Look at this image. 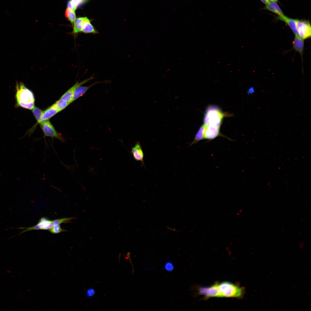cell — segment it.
<instances>
[{
    "label": "cell",
    "mask_w": 311,
    "mask_h": 311,
    "mask_svg": "<svg viewBox=\"0 0 311 311\" xmlns=\"http://www.w3.org/2000/svg\"><path fill=\"white\" fill-rule=\"evenodd\" d=\"M40 124L45 136L56 138L62 142L64 141L63 138L57 132L48 120Z\"/></svg>",
    "instance_id": "5"
},
{
    "label": "cell",
    "mask_w": 311,
    "mask_h": 311,
    "mask_svg": "<svg viewBox=\"0 0 311 311\" xmlns=\"http://www.w3.org/2000/svg\"><path fill=\"white\" fill-rule=\"evenodd\" d=\"M104 82V81H97L87 86H80L77 87L75 90L73 97L72 102L84 95L90 88L94 85L100 83Z\"/></svg>",
    "instance_id": "10"
},
{
    "label": "cell",
    "mask_w": 311,
    "mask_h": 311,
    "mask_svg": "<svg viewBox=\"0 0 311 311\" xmlns=\"http://www.w3.org/2000/svg\"><path fill=\"white\" fill-rule=\"evenodd\" d=\"M164 268L166 271L168 272H171L174 269V265L172 262L168 261L165 263Z\"/></svg>",
    "instance_id": "25"
},
{
    "label": "cell",
    "mask_w": 311,
    "mask_h": 311,
    "mask_svg": "<svg viewBox=\"0 0 311 311\" xmlns=\"http://www.w3.org/2000/svg\"><path fill=\"white\" fill-rule=\"evenodd\" d=\"M16 108L32 110L35 107V99L32 92L22 82H17L15 95Z\"/></svg>",
    "instance_id": "1"
},
{
    "label": "cell",
    "mask_w": 311,
    "mask_h": 311,
    "mask_svg": "<svg viewBox=\"0 0 311 311\" xmlns=\"http://www.w3.org/2000/svg\"><path fill=\"white\" fill-rule=\"evenodd\" d=\"M89 0H69L67 3V8L75 11L77 8L87 2Z\"/></svg>",
    "instance_id": "18"
},
{
    "label": "cell",
    "mask_w": 311,
    "mask_h": 311,
    "mask_svg": "<svg viewBox=\"0 0 311 311\" xmlns=\"http://www.w3.org/2000/svg\"><path fill=\"white\" fill-rule=\"evenodd\" d=\"M81 32L86 34H93L98 33L97 31L91 24L90 20L87 17H86L84 22Z\"/></svg>",
    "instance_id": "13"
},
{
    "label": "cell",
    "mask_w": 311,
    "mask_h": 311,
    "mask_svg": "<svg viewBox=\"0 0 311 311\" xmlns=\"http://www.w3.org/2000/svg\"><path fill=\"white\" fill-rule=\"evenodd\" d=\"M198 294L203 295L208 298L210 297H221L218 288V283H216L209 287H201L197 288Z\"/></svg>",
    "instance_id": "6"
},
{
    "label": "cell",
    "mask_w": 311,
    "mask_h": 311,
    "mask_svg": "<svg viewBox=\"0 0 311 311\" xmlns=\"http://www.w3.org/2000/svg\"><path fill=\"white\" fill-rule=\"evenodd\" d=\"M263 3L266 5L267 4L270 2L269 0H260Z\"/></svg>",
    "instance_id": "28"
},
{
    "label": "cell",
    "mask_w": 311,
    "mask_h": 311,
    "mask_svg": "<svg viewBox=\"0 0 311 311\" xmlns=\"http://www.w3.org/2000/svg\"><path fill=\"white\" fill-rule=\"evenodd\" d=\"M48 230L51 233L55 234L67 231L66 230L61 228L60 225H55Z\"/></svg>",
    "instance_id": "24"
},
{
    "label": "cell",
    "mask_w": 311,
    "mask_h": 311,
    "mask_svg": "<svg viewBox=\"0 0 311 311\" xmlns=\"http://www.w3.org/2000/svg\"><path fill=\"white\" fill-rule=\"evenodd\" d=\"M204 125H202L197 132L193 141L189 145V147H191L194 144H196L200 141L204 139Z\"/></svg>",
    "instance_id": "17"
},
{
    "label": "cell",
    "mask_w": 311,
    "mask_h": 311,
    "mask_svg": "<svg viewBox=\"0 0 311 311\" xmlns=\"http://www.w3.org/2000/svg\"><path fill=\"white\" fill-rule=\"evenodd\" d=\"M70 103L69 102L64 101L59 99L52 105L59 112L64 109Z\"/></svg>",
    "instance_id": "22"
},
{
    "label": "cell",
    "mask_w": 311,
    "mask_h": 311,
    "mask_svg": "<svg viewBox=\"0 0 311 311\" xmlns=\"http://www.w3.org/2000/svg\"><path fill=\"white\" fill-rule=\"evenodd\" d=\"M130 152L134 160L140 162L141 166H145L144 161V154L139 141H137L134 145L132 147Z\"/></svg>",
    "instance_id": "9"
},
{
    "label": "cell",
    "mask_w": 311,
    "mask_h": 311,
    "mask_svg": "<svg viewBox=\"0 0 311 311\" xmlns=\"http://www.w3.org/2000/svg\"><path fill=\"white\" fill-rule=\"evenodd\" d=\"M65 15L70 22L73 24L76 18V15L75 11L71 10L67 8L65 10Z\"/></svg>",
    "instance_id": "21"
},
{
    "label": "cell",
    "mask_w": 311,
    "mask_h": 311,
    "mask_svg": "<svg viewBox=\"0 0 311 311\" xmlns=\"http://www.w3.org/2000/svg\"><path fill=\"white\" fill-rule=\"evenodd\" d=\"M94 78L93 76H92L80 82L77 81L73 86L62 95L60 99L64 101L71 103L72 102L73 94L75 89L78 86H81Z\"/></svg>",
    "instance_id": "8"
},
{
    "label": "cell",
    "mask_w": 311,
    "mask_h": 311,
    "mask_svg": "<svg viewBox=\"0 0 311 311\" xmlns=\"http://www.w3.org/2000/svg\"><path fill=\"white\" fill-rule=\"evenodd\" d=\"M265 8L277 14L278 16L284 15L276 2L270 1L269 3L266 5Z\"/></svg>",
    "instance_id": "14"
},
{
    "label": "cell",
    "mask_w": 311,
    "mask_h": 311,
    "mask_svg": "<svg viewBox=\"0 0 311 311\" xmlns=\"http://www.w3.org/2000/svg\"><path fill=\"white\" fill-rule=\"evenodd\" d=\"M231 115L223 112L217 106L210 105L206 109L203 118L204 125H211L220 128L224 117Z\"/></svg>",
    "instance_id": "2"
},
{
    "label": "cell",
    "mask_w": 311,
    "mask_h": 311,
    "mask_svg": "<svg viewBox=\"0 0 311 311\" xmlns=\"http://www.w3.org/2000/svg\"><path fill=\"white\" fill-rule=\"evenodd\" d=\"M277 19L286 23L290 27L295 35L298 36L296 26V19L288 17L284 15L278 16Z\"/></svg>",
    "instance_id": "11"
},
{
    "label": "cell",
    "mask_w": 311,
    "mask_h": 311,
    "mask_svg": "<svg viewBox=\"0 0 311 311\" xmlns=\"http://www.w3.org/2000/svg\"><path fill=\"white\" fill-rule=\"evenodd\" d=\"M86 18L80 17L76 18L73 24V33L77 34L81 32L83 24Z\"/></svg>",
    "instance_id": "16"
},
{
    "label": "cell",
    "mask_w": 311,
    "mask_h": 311,
    "mask_svg": "<svg viewBox=\"0 0 311 311\" xmlns=\"http://www.w3.org/2000/svg\"><path fill=\"white\" fill-rule=\"evenodd\" d=\"M74 219V217L65 218L60 219H57L52 221V223L44 229V230H48L52 227L58 225H60L62 223H70L71 220Z\"/></svg>",
    "instance_id": "19"
},
{
    "label": "cell",
    "mask_w": 311,
    "mask_h": 311,
    "mask_svg": "<svg viewBox=\"0 0 311 311\" xmlns=\"http://www.w3.org/2000/svg\"><path fill=\"white\" fill-rule=\"evenodd\" d=\"M270 0V1H275V2H278V0Z\"/></svg>",
    "instance_id": "29"
},
{
    "label": "cell",
    "mask_w": 311,
    "mask_h": 311,
    "mask_svg": "<svg viewBox=\"0 0 311 311\" xmlns=\"http://www.w3.org/2000/svg\"><path fill=\"white\" fill-rule=\"evenodd\" d=\"M255 89L254 87H251L249 88L248 91L247 93L249 94H252L255 92Z\"/></svg>",
    "instance_id": "27"
},
{
    "label": "cell",
    "mask_w": 311,
    "mask_h": 311,
    "mask_svg": "<svg viewBox=\"0 0 311 311\" xmlns=\"http://www.w3.org/2000/svg\"><path fill=\"white\" fill-rule=\"evenodd\" d=\"M296 26L298 36L300 37L303 39L310 37L311 27L308 21L296 19Z\"/></svg>",
    "instance_id": "4"
},
{
    "label": "cell",
    "mask_w": 311,
    "mask_h": 311,
    "mask_svg": "<svg viewBox=\"0 0 311 311\" xmlns=\"http://www.w3.org/2000/svg\"><path fill=\"white\" fill-rule=\"evenodd\" d=\"M52 221L45 217H42L39 220L38 223L35 225L36 230L42 229L49 225Z\"/></svg>",
    "instance_id": "20"
},
{
    "label": "cell",
    "mask_w": 311,
    "mask_h": 311,
    "mask_svg": "<svg viewBox=\"0 0 311 311\" xmlns=\"http://www.w3.org/2000/svg\"><path fill=\"white\" fill-rule=\"evenodd\" d=\"M43 111L42 110L36 107H34L32 109V112L37 123L40 124Z\"/></svg>",
    "instance_id": "23"
},
{
    "label": "cell",
    "mask_w": 311,
    "mask_h": 311,
    "mask_svg": "<svg viewBox=\"0 0 311 311\" xmlns=\"http://www.w3.org/2000/svg\"><path fill=\"white\" fill-rule=\"evenodd\" d=\"M218 288L221 297H241L244 293L242 288L229 282L218 283Z\"/></svg>",
    "instance_id": "3"
},
{
    "label": "cell",
    "mask_w": 311,
    "mask_h": 311,
    "mask_svg": "<svg viewBox=\"0 0 311 311\" xmlns=\"http://www.w3.org/2000/svg\"><path fill=\"white\" fill-rule=\"evenodd\" d=\"M58 112V111L52 105H51L44 111H43L41 117V123L48 120L49 118L54 116Z\"/></svg>",
    "instance_id": "15"
},
{
    "label": "cell",
    "mask_w": 311,
    "mask_h": 311,
    "mask_svg": "<svg viewBox=\"0 0 311 311\" xmlns=\"http://www.w3.org/2000/svg\"><path fill=\"white\" fill-rule=\"evenodd\" d=\"M96 293L95 289L93 288L88 289L86 292V295L87 297L91 298L93 297Z\"/></svg>",
    "instance_id": "26"
},
{
    "label": "cell",
    "mask_w": 311,
    "mask_h": 311,
    "mask_svg": "<svg viewBox=\"0 0 311 311\" xmlns=\"http://www.w3.org/2000/svg\"><path fill=\"white\" fill-rule=\"evenodd\" d=\"M205 126L204 139L212 141L216 137L221 136L232 141V140L221 134L220 131V128L214 126L207 125Z\"/></svg>",
    "instance_id": "7"
},
{
    "label": "cell",
    "mask_w": 311,
    "mask_h": 311,
    "mask_svg": "<svg viewBox=\"0 0 311 311\" xmlns=\"http://www.w3.org/2000/svg\"><path fill=\"white\" fill-rule=\"evenodd\" d=\"M293 48L302 55L304 49V39L299 36L295 35L293 43Z\"/></svg>",
    "instance_id": "12"
}]
</instances>
